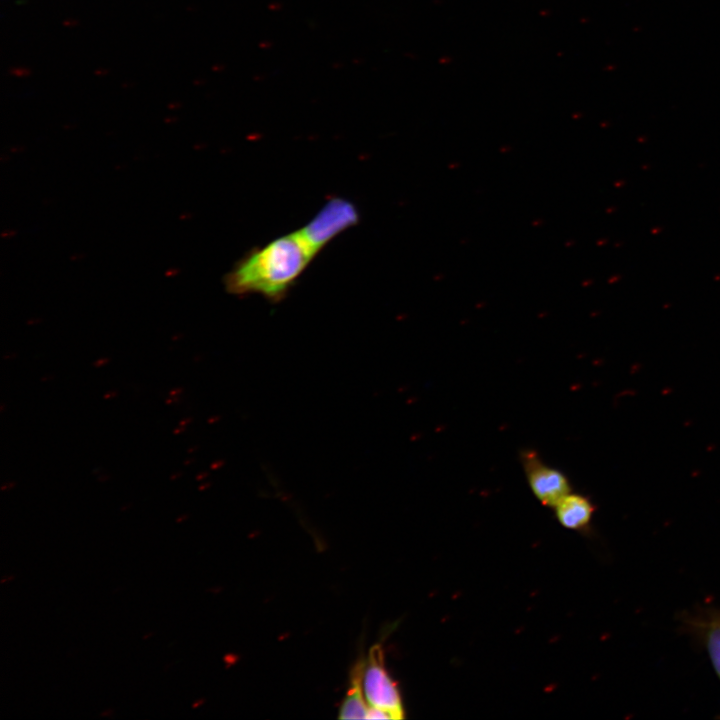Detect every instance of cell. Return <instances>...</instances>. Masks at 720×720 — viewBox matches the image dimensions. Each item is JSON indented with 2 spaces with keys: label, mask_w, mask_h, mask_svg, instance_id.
<instances>
[{
  "label": "cell",
  "mask_w": 720,
  "mask_h": 720,
  "mask_svg": "<svg viewBox=\"0 0 720 720\" xmlns=\"http://www.w3.org/2000/svg\"><path fill=\"white\" fill-rule=\"evenodd\" d=\"M315 255L299 231L286 234L241 259L227 274L226 288L235 295L256 293L279 301Z\"/></svg>",
  "instance_id": "6da1fadb"
},
{
  "label": "cell",
  "mask_w": 720,
  "mask_h": 720,
  "mask_svg": "<svg viewBox=\"0 0 720 720\" xmlns=\"http://www.w3.org/2000/svg\"><path fill=\"white\" fill-rule=\"evenodd\" d=\"M363 691L369 706L386 711L391 719L405 717L401 695L385 667L380 643L369 649L363 674Z\"/></svg>",
  "instance_id": "7a4b0ae2"
},
{
  "label": "cell",
  "mask_w": 720,
  "mask_h": 720,
  "mask_svg": "<svg viewBox=\"0 0 720 720\" xmlns=\"http://www.w3.org/2000/svg\"><path fill=\"white\" fill-rule=\"evenodd\" d=\"M358 221L359 213L352 202L334 198L328 201L299 233L317 254L328 242Z\"/></svg>",
  "instance_id": "3957f363"
},
{
  "label": "cell",
  "mask_w": 720,
  "mask_h": 720,
  "mask_svg": "<svg viewBox=\"0 0 720 720\" xmlns=\"http://www.w3.org/2000/svg\"><path fill=\"white\" fill-rule=\"evenodd\" d=\"M519 458L531 491L543 505L554 508L572 491L566 474L544 462L536 451L523 449Z\"/></svg>",
  "instance_id": "277c9868"
},
{
  "label": "cell",
  "mask_w": 720,
  "mask_h": 720,
  "mask_svg": "<svg viewBox=\"0 0 720 720\" xmlns=\"http://www.w3.org/2000/svg\"><path fill=\"white\" fill-rule=\"evenodd\" d=\"M689 625L698 640L705 646L713 668L720 679V610H708L693 618Z\"/></svg>",
  "instance_id": "5b68a950"
},
{
  "label": "cell",
  "mask_w": 720,
  "mask_h": 720,
  "mask_svg": "<svg viewBox=\"0 0 720 720\" xmlns=\"http://www.w3.org/2000/svg\"><path fill=\"white\" fill-rule=\"evenodd\" d=\"M554 509L561 525L575 530L587 527L594 513L590 499L572 491L564 496Z\"/></svg>",
  "instance_id": "8992f818"
},
{
  "label": "cell",
  "mask_w": 720,
  "mask_h": 720,
  "mask_svg": "<svg viewBox=\"0 0 720 720\" xmlns=\"http://www.w3.org/2000/svg\"><path fill=\"white\" fill-rule=\"evenodd\" d=\"M364 668L365 661L361 657L351 670L349 689L339 709L340 719H366L367 717L370 706L363 691Z\"/></svg>",
  "instance_id": "52a82bcc"
},
{
  "label": "cell",
  "mask_w": 720,
  "mask_h": 720,
  "mask_svg": "<svg viewBox=\"0 0 720 720\" xmlns=\"http://www.w3.org/2000/svg\"><path fill=\"white\" fill-rule=\"evenodd\" d=\"M366 719H391V716L384 710L370 706Z\"/></svg>",
  "instance_id": "ba28073f"
},
{
  "label": "cell",
  "mask_w": 720,
  "mask_h": 720,
  "mask_svg": "<svg viewBox=\"0 0 720 720\" xmlns=\"http://www.w3.org/2000/svg\"><path fill=\"white\" fill-rule=\"evenodd\" d=\"M111 714H112V710H111V709H108V710H105L101 715H102V716H108V715H111Z\"/></svg>",
  "instance_id": "9c48e42d"
},
{
  "label": "cell",
  "mask_w": 720,
  "mask_h": 720,
  "mask_svg": "<svg viewBox=\"0 0 720 720\" xmlns=\"http://www.w3.org/2000/svg\"><path fill=\"white\" fill-rule=\"evenodd\" d=\"M12 577H6L1 580L2 583H5L7 580H10Z\"/></svg>",
  "instance_id": "30bf717a"
}]
</instances>
